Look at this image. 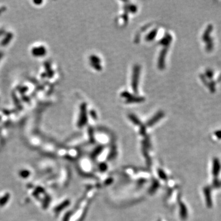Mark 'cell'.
Masks as SVG:
<instances>
[{
  "mask_svg": "<svg viewBox=\"0 0 221 221\" xmlns=\"http://www.w3.org/2000/svg\"><path fill=\"white\" fill-rule=\"evenodd\" d=\"M213 30V26L212 24H209L207 28L206 29V30L204 31L203 36V40L206 43V50L208 52H210L212 50L214 44H213V41L212 38L210 37V34L212 33Z\"/></svg>",
  "mask_w": 221,
  "mask_h": 221,
  "instance_id": "obj_1",
  "label": "cell"
},
{
  "mask_svg": "<svg viewBox=\"0 0 221 221\" xmlns=\"http://www.w3.org/2000/svg\"><path fill=\"white\" fill-rule=\"evenodd\" d=\"M204 192L206 197V200L207 203V205L209 208L212 207V198L211 196V189L208 187H206L204 189Z\"/></svg>",
  "mask_w": 221,
  "mask_h": 221,
  "instance_id": "obj_2",
  "label": "cell"
},
{
  "mask_svg": "<svg viewBox=\"0 0 221 221\" xmlns=\"http://www.w3.org/2000/svg\"><path fill=\"white\" fill-rule=\"evenodd\" d=\"M46 52V50L45 48H43V47H40V48H36L33 49V55H36V56H41L44 55V54H45Z\"/></svg>",
  "mask_w": 221,
  "mask_h": 221,
  "instance_id": "obj_3",
  "label": "cell"
},
{
  "mask_svg": "<svg viewBox=\"0 0 221 221\" xmlns=\"http://www.w3.org/2000/svg\"><path fill=\"white\" fill-rule=\"evenodd\" d=\"M206 74L208 78H212L213 77V71L211 70H208L206 71Z\"/></svg>",
  "mask_w": 221,
  "mask_h": 221,
  "instance_id": "obj_4",
  "label": "cell"
},
{
  "mask_svg": "<svg viewBox=\"0 0 221 221\" xmlns=\"http://www.w3.org/2000/svg\"><path fill=\"white\" fill-rule=\"evenodd\" d=\"M214 135L218 139H221V130H217V131H215Z\"/></svg>",
  "mask_w": 221,
  "mask_h": 221,
  "instance_id": "obj_5",
  "label": "cell"
}]
</instances>
